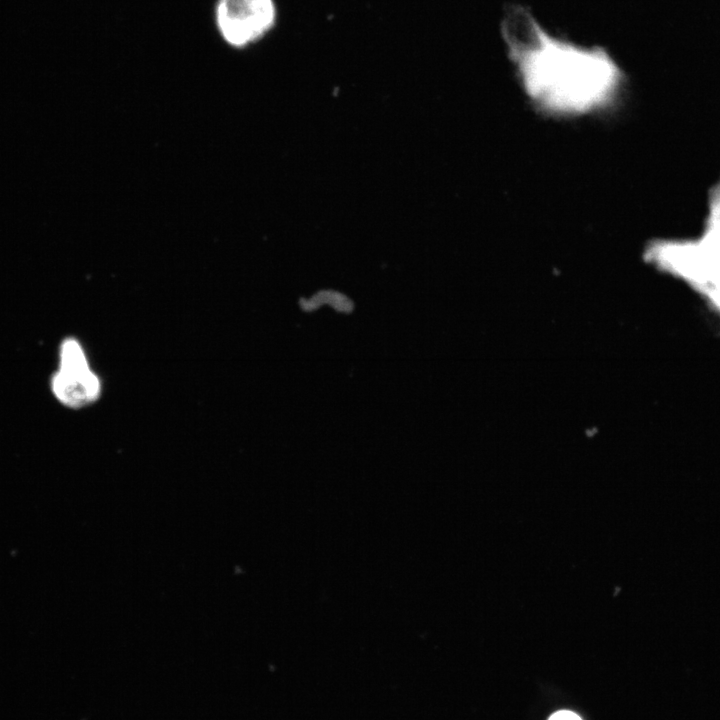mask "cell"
Returning a JSON list of instances; mask_svg holds the SVG:
<instances>
[{
	"mask_svg": "<svg viewBox=\"0 0 720 720\" xmlns=\"http://www.w3.org/2000/svg\"><path fill=\"white\" fill-rule=\"evenodd\" d=\"M276 0H215L213 22L231 48L245 49L264 40L278 22Z\"/></svg>",
	"mask_w": 720,
	"mask_h": 720,
	"instance_id": "3957f363",
	"label": "cell"
},
{
	"mask_svg": "<svg viewBox=\"0 0 720 720\" xmlns=\"http://www.w3.org/2000/svg\"><path fill=\"white\" fill-rule=\"evenodd\" d=\"M645 257L658 270L684 283L720 319V238L684 246L655 242Z\"/></svg>",
	"mask_w": 720,
	"mask_h": 720,
	"instance_id": "7a4b0ae2",
	"label": "cell"
},
{
	"mask_svg": "<svg viewBox=\"0 0 720 720\" xmlns=\"http://www.w3.org/2000/svg\"><path fill=\"white\" fill-rule=\"evenodd\" d=\"M549 720H582L577 714L571 711H558Z\"/></svg>",
	"mask_w": 720,
	"mask_h": 720,
	"instance_id": "5b68a950",
	"label": "cell"
},
{
	"mask_svg": "<svg viewBox=\"0 0 720 720\" xmlns=\"http://www.w3.org/2000/svg\"><path fill=\"white\" fill-rule=\"evenodd\" d=\"M55 399L71 409L84 408L100 397L102 385L87 354L75 337H66L58 350L57 370L49 381Z\"/></svg>",
	"mask_w": 720,
	"mask_h": 720,
	"instance_id": "277c9868",
	"label": "cell"
},
{
	"mask_svg": "<svg viewBox=\"0 0 720 720\" xmlns=\"http://www.w3.org/2000/svg\"><path fill=\"white\" fill-rule=\"evenodd\" d=\"M501 34L520 89L534 110L561 120L607 112L624 88V73L606 49L563 39L525 7H509Z\"/></svg>",
	"mask_w": 720,
	"mask_h": 720,
	"instance_id": "6da1fadb",
	"label": "cell"
}]
</instances>
